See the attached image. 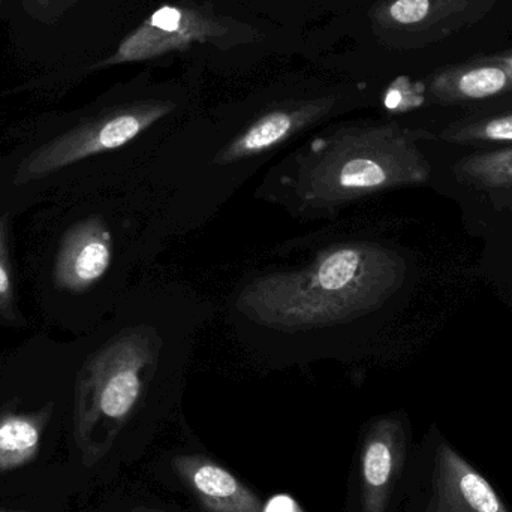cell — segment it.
<instances>
[{
  "label": "cell",
  "mask_w": 512,
  "mask_h": 512,
  "mask_svg": "<svg viewBox=\"0 0 512 512\" xmlns=\"http://www.w3.org/2000/svg\"><path fill=\"white\" fill-rule=\"evenodd\" d=\"M403 429L396 418L373 426L361 457L364 512H384L391 486L402 462Z\"/></svg>",
  "instance_id": "10"
},
{
  "label": "cell",
  "mask_w": 512,
  "mask_h": 512,
  "mask_svg": "<svg viewBox=\"0 0 512 512\" xmlns=\"http://www.w3.org/2000/svg\"><path fill=\"white\" fill-rule=\"evenodd\" d=\"M264 512H301L297 502L286 495L274 496L267 505Z\"/></svg>",
  "instance_id": "17"
},
{
  "label": "cell",
  "mask_w": 512,
  "mask_h": 512,
  "mask_svg": "<svg viewBox=\"0 0 512 512\" xmlns=\"http://www.w3.org/2000/svg\"><path fill=\"white\" fill-rule=\"evenodd\" d=\"M188 110L186 99L158 93L111 105L33 152L18 168L15 183L26 185L101 156H123L141 183L159 150L185 123Z\"/></svg>",
  "instance_id": "4"
},
{
  "label": "cell",
  "mask_w": 512,
  "mask_h": 512,
  "mask_svg": "<svg viewBox=\"0 0 512 512\" xmlns=\"http://www.w3.org/2000/svg\"><path fill=\"white\" fill-rule=\"evenodd\" d=\"M38 427L23 417H8L0 421V463L15 465L32 456L38 445Z\"/></svg>",
  "instance_id": "14"
},
{
  "label": "cell",
  "mask_w": 512,
  "mask_h": 512,
  "mask_svg": "<svg viewBox=\"0 0 512 512\" xmlns=\"http://www.w3.org/2000/svg\"><path fill=\"white\" fill-rule=\"evenodd\" d=\"M119 234L105 215H92L66 233L54 267L56 285L74 294L108 279L122 256Z\"/></svg>",
  "instance_id": "5"
},
{
  "label": "cell",
  "mask_w": 512,
  "mask_h": 512,
  "mask_svg": "<svg viewBox=\"0 0 512 512\" xmlns=\"http://www.w3.org/2000/svg\"><path fill=\"white\" fill-rule=\"evenodd\" d=\"M77 0H21L27 14L42 23H54L65 15Z\"/></svg>",
  "instance_id": "16"
},
{
  "label": "cell",
  "mask_w": 512,
  "mask_h": 512,
  "mask_svg": "<svg viewBox=\"0 0 512 512\" xmlns=\"http://www.w3.org/2000/svg\"><path fill=\"white\" fill-rule=\"evenodd\" d=\"M512 90V72L502 57L450 66L433 75L429 92L441 104L484 101Z\"/></svg>",
  "instance_id": "9"
},
{
  "label": "cell",
  "mask_w": 512,
  "mask_h": 512,
  "mask_svg": "<svg viewBox=\"0 0 512 512\" xmlns=\"http://www.w3.org/2000/svg\"><path fill=\"white\" fill-rule=\"evenodd\" d=\"M303 245L306 255L248 274L228 301L237 339L270 366L358 357L364 331L408 280L406 256L364 234Z\"/></svg>",
  "instance_id": "1"
},
{
  "label": "cell",
  "mask_w": 512,
  "mask_h": 512,
  "mask_svg": "<svg viewBox=\"0 0 512 512\" xmlns=\"http://www.w3.org/2000/svg\"><path fill=\"white\" fill-rule=\"evenodd\" d=\"M496 0H387L376 9L382 27L409 35H447L480 18Z\"/></svg>",
  "instance_id": "7"
},
{
  "label": "cell",
  "mask_w": 512,
  "mask_h": 512,
  "mask_svg": "<svg viewBox=\"0 0 512 512\" xmlns=\"http://www.w3.org/2000/svg\"><path fill=\"white\" fill-rule=\"evenodd\" d=\"M430 138L393 120L328 123L271 164L254 197L295 221H334L369 198L426 185L433 167L421 143Z\"/></svg>",
  "instance_id": "3"
},
{
  "label": "cell",
  "mask_w": 512,
  "mask_h": 512,
  "mask_svg": "<svg viewBox=\"0 0 512 512\" xmlns=\"http://www.w3.org/2000/svg\"><path fill=\"white\" fill-rule=\"evenodd\" d=\"M348 108L339 93L273 99L207 125L183 123L141 183L158 198L171 236L195 233L298 138Z\"/></svg>",
  "instance_id": "2"
},
{
  "label": "cell",
  "mask_w": 512,
  "mask_h": 512,
  "mask_svg": "<svg viewBox=\"0 0 512 512\" xmlns=\"http://www.w3.org/2000/svg\"><path fill=\"white\" fill-rule=\"evenodd\" d=\"M459 182L477 189L512 188V146L460 158L451 167Z\"/></svg>",
  "instance_id": "12"
},
{
  "label": "cell",
  "mask_w": 512,
  "mask_h": 512,
  "mask_svg": "<svg viewBox=\"0 0 512 512\" xmlns=\"http://www.w3.org/2000/svg\"><path fill=\"white\" fill-rule=\"evenodd\" d=\"M442 141L460 146L484 143H512V110L477 114L457 120L439 135Z\"/></svg>",
  "instance_id": "13"
},
{
  "label": "cell",
  "mask_w": 512,
  "mask_h": 512,
  "mask_svg": "<svg viewBox=\"0 0 512 512\" xmlns=\"http://www.w3.org/2000/svg\"><path fill=\"white\" fill-rule=\"evenodd\" d=\"M502 59H504V62L507 63L508 66H510L511 72H512V51L510 54H507V56H501Z\"/></svg>",
  "instance_id": "18"
},
{
  "label": "cell",
  "mask_w": 512,
  "mask_h": 512,
  "mask_svg": "<svg viewBox=\"0 0 512 512\" xmlns=\"http://www.w3.org/2000/svg\"><path fill=\"white\" fill-rule=\"evenodd\" d=\"M5 219H0V315L14 318V289H12L11 270H9L8 248H6Z\"/></svg>",
  "instance_id": "15"
},
{
  "label": "cell",
  "mask_w": 512,
  "mask_h": 512,
  "mask_svg": "<svg viewBox=\"0 0 512 512\" xmlns=\"http://www.w3.org/2000/svg\"><path fill=\"white\" fill-rule=\"evenodd\" d=\"M222 32L224 27L207 12L186 6L165 5L156 9L140 27L126 36L116 53L99 62L95 68L156 59L195 42L209 41Z\"/></svg>",
  "instance_id": "6"
},
{
  "label": "cell",
  "mask_w": 512,
  "mask_h": 512,
  "mask_svg": "<svg viewBox=\"0 0 512 512\" xmlns=\"http://www.w3.org/2000/svg\"><path fill=\"white\" fill-rule=\"evenodd\" d=\"M435 486L439 512H510L492 484L447 444L439 447Z\"/></svg>",
  "instance_id": "8"
},
{
  "label": "cell",
  "mask_w": 512,
  "mask_h": 512,
  "mask_svg": "<svg viewBox=\"0 0 512 512\" xmlns=\"http://www.w3.org/2000/svg\"><path fill=\"white\" fill-rule=\"evenodd\" d=\"M186 475L195 492L219 512H259L255 496L227 469L215 463L189 460Z\"/></svg>",
  "instance_id": "11"
}]
</instances>
